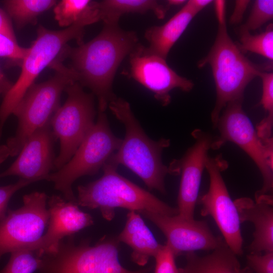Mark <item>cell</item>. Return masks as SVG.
Returning a JSON list of instances; mask_svg holds the SVG:
<instances>
[{
	"mask_svg": "<svg viewBox=\"0 0 273 273\" xmlns=\"http://www.w3.org/2000/svg\"><path fill=\"white\" fill-rule=\"evenodd\" d=\"M134 31L122 29L118 23H104L101 32L90 41L75 48L67 46L63 59L69 58L77 82L91 90L97 98L98 111H106L116 96L112 85L124 59L138 45Z\"/></svg>",
	"mask_w": 273,
	"mask_h": 273,
	"instance_id": "cell-1",
	"label": "cell"
},
{
	"mask_svg": "<svg viewBox=\"0 0 273 273\" xmlns=\"http://www.w3.org/2000/svg\"><path fill=\"white\" fill-rule=\"evenodd\" d=\"M218 29L214 42L208 54L198 63V68L211 67L215 82L216 99L211 118L216 127L221 112L233 101L243 100L247 85L271 65H259L248 59L230 37L225 18V3L215 1Z\"/></svg>",
	"mask_w": 273,
	"mask_h": 273,
	"instance_id": "cell-2",
	"label": "cell"
},
{
	"mask_svg": "<svg viewBox=\"0 0 273 273\" xmlns=\"http://www.w3.org/2000/svg\"><path fill=\"white\" fill-rule=\"evenodd\" d=\"M112 113L124 126L125 134L118 150L109 158V162L122 165L136 174L148 188L166 193L164 179L167 174H173L171 167L162 163L163 150L170 144L169 140L154 141L144 132L133 115L129 104L116 97L108 105Z\"/></svg>",
	"mask_w": 273,
	"mask_h": 273,
	"instance_id": "cell-3",
	"label": "cell"
},
{
	"mask_svg": "<svg viewBox=\"0 0 273 273\" xmlns=\"http://www.w3.org/2000/svg\"><path fill=\"white\" fill-rule=\"evenodd\" d=\"M117 168V166L107 161L102 168L103 174L100 178L79 186L77 205L99 210L103 217L108 221L114 217L117 208L138 213L148 211L169 216L178 214L177 208L171 207L120 175Z\"/></svg>",
	"mask_w": 273,
	"mask_h": 273,
	"instance_id": "cell-4",
	"label": "cell"
},
{
	"mask_svg": "<svg viewBox=\"0 0 273 273\" xmlns=\"http://www.w3.org/2000/svg\"><path fill=\"white\" fill-rule=\"evenodd\" d=\"M63 239L56 251L43 254L38 273H150L152 267L130 270L120 263L117 236H104L95 245L88 239Z\"/></svg>",
	"mask_w": 273,
	"mask_h": 273,
	"instance_id": "cell-5",
	"label": "cell"
},
{
	"mask_svg": "<svg viewBox=\"0 0 273 273\" xmlns=\"http://www.w3.org/2000/svg\"><path fill=\"white\" fill-rule=\"evenodd\" d=\"M51 67L55 70L54 75L46 81L33 84L13 112L18 123L15 135L6 143L10 156L18 155L29 137L50 121L60 107L63 91L77 82L75 72L62 61H56Z\"/></svg>",
	"mask_w": 273,
	"mask_h": 273,
	"instance_id": "cell-6",
	"label": "cell"
},
{
	"mask_svg": "<svg viewBox=\"0 0 273 273\" xmlns=\"http://www.w3.org/2000/svg\"><path fill=\"white\" fill-rule=\"evenodd\" d=\"M84 28L78 25L59 30L38 27L36 38L20 64V75L5 94L0 106V139L7 119L42 70L60 58L69 41L74 39L78 44L83 42Z\"/></svg>",
	"mask_w": 273,
	"mask_h": 273,
	"instance_id": "cell-7",
	"label": "cell"
},
{
	"mask_svg": "<svg viewBox=\"0 0 273 273\" xmlns=\"http://www.w3.org/2000/svg\"><path fill=\"white\" fill-rule=\"evenodd\" d=\"M121 142L111 131L105 111H98L96 122L71 158L46 180L52 182L65 200L76 203L72 188L73 183L82 176L97 173Z\"/></svg>",
	"mask_w": 273,
	"mask_h": 273,
	"instance_id": "cell-8",
	"label": "cell"
},
{
	"mask_svg": "<svg viewBox=\"0 0 273 273\" xmlns=\"http://www.w3.org/2000/svg\"><path fill=\"white\" fill-rule=\"evenodd\" d=\"M243 100L228 103L220 114L216 127L219 136L213 139L211 148L218 149L227 142L237 145L253 160L263 178L262 188L255 194L256 201L271 197L272 191V140L263 141L258 135L242 108Z\"/></svg>",
	"mask_w": 273,
	"mask_h": 273,
	"instance_id": "cell-9",
	"label": "cell"
},
{
	"mask_svg": "<svg viewBox=\"0 0 273 273\" xmlns=\"http://www.w3.org/2000/svg\"><path fill=\"white\" fill-rule=\"evenodd\" d=\"M67 98L51 118L50 123L55 138L60 142V150L54 163L56 170L73 156L95 124L96 115L93 94L84 91L77 82L65 90Z\"/></svg>",
	"mask_w": 273,
	"mask_h": 273,
	"instance_id": "cell-10",
	"label": "cell"
},
{
	"mask_svg": "<svg viewBox=\"0 0 273 273\" xmlns=\"http://www.w3.org/2000/svg\"><path fill=\"white\" fill-rule=\"evenodd\" d=\"M226 168L220 156L208 157L206 163L209 176V187L199 198L202 205L201 214L210 216L221 232L223 239L237 255L243 254V238L239 214L229 193L221 172Z\"/></svg>",
	"mask_w": 273,
	"mask_h": 273,
	"instance_id": "cell-11",
	"label": "cell"
},
{
	"mask_svg": "<svg viewBox=\"0 0 273 273\" xmlns=\"http://www.w3.org/2000/svg\"><path fill=\"white\" fill-rule=\"evenodd\" d=\"M47 199L43 192L25 195L22 206L9 210L0 220V259L6 253L35 242L42 236L50 218Z\"/></svg>",
	"mask_w": 273,
	"mask_h": 273,
	"instance_id": "cell-12",
	"label": "cell"
},
{
	"mask_svg": "<svg viewBox=\"0 0 273 273\" xmlns=\"http://www.w3.org/2000/svg\"><path fill=\"white\" fill-rule=\"evenodd\" d=\"M129 56L131 76L152 92L163 106L170 104V92L174 88L189 92L194 86L192 80L176 73L166 59L149 53L139 43Z\"/></svg>",
	"mask_w": 273,
	"mask_h": 273,
	"instance_id": "cell-13",
	"label": "cell"
},
{
	"mask_svg": "<svg viewBox=\"0 0 273 273\" xmlns=\"http://www.w3.org/2000/svg\"><path fill=\"white\" fill-rule=\"evenodd\" d=\"M139 213L162 232L166 238L165 244L175 257L197 250H213L221 238L213 235L205 221L186 219L178 214L169 216L148 211Z\"/></svg>",
	"mask_w": 273,
	"mask_h": 273,
	"instance_id": "cell-14",
	"label": "cell"
},
{
	"mask_svg": "<svg viewBox=\"0 0 273 273\" xmlns=\"http://www.w3.org/2000/svg\"><path fill=\"white\" fill-rule=\"evenodd\" d=\"M193 135L194 144L180 160L173 161L170 165L177 174H181L177 196L178 215L189 219L194 218L203 171L213 142L211 135L200 129L195 130Z\"/></svg>",
	"mask_w": 273,
	"mask_h": 273,
	"instance_id": "cell-15",
	"label": "cell"
},
{
	"mask_svg": "<svg viewBox=\"0 0 273 273\" xmlns=\"http://www.w3.org/2000/svg\"><path fill=\"white\" fill-rule=\"evenodd\" d=\"M48 205L50 218L46 233L36 241L18 249L34 251L41 257L44 253L56 251L65 238L94 223L93 217L81 211L76 203L67 201L60 196L52 195L49 198Z\"/></svg>",
	"mask_w": 273,
	"mask_h": 273,
	"instance_id": "cell-16",
	"label": "cell"
},
{
	"mask_svg": "<svg viewBox=\"0 0 273 273\" xmlns=\"http://www.w3.org/2000/svg\"><path fill=\"white\" fill-rule=\"evenodd\" d=\"M54 140L49 121L29 137L15 161L0 173V178L17 175L34 181L46 180L54 168Z\"/></svg>",
	"mask_w": 273,
	"mask_h": 273,
	"instance_id": "cell-17",
	"label": "cell"
},
{
	"mask_svg": "<svg viewBox=\"0 0 273 273\" xmlns=\"http://www.w3.org/2000/svg\"><path fill=\"white\" fill-rule=\"evenodd\" d=\"M241 223L249 221L254 225L253 240L248 249L251 253L273 252L272 199L255 202L248 198L234 201Z\"/></svg>",
	"mask_w": 273,
	"mask_h": 273,
	"instance_id": "cell-18",
	"label": "cell"
},
{
	"mask_svg": "<svg viewBox=\"0 0 273 273\" xmlns=\"http://www.w3.org/2000/svg\"><path fill=\"white\" fill-rule=\"evenodd\" d=\"M119 242L131 249V260L140 266L145 265L150 258L154 257L162 245L156 240L141 214L129 211L123 229L117 236Z\"/></svg>",
	"mask_w": 273,
	"mask_h": 273,
	"instance_id": "cell-19",
	"label": "cell"
},
{
	"mask_svg": "<svg viewBox=\"0 0 273 273\" xmlns=\"http://www.w3.org/2000/svg\"><path fill=\"white\" fill-rule=\"evenodd\" d=\"M196 15L185 4L165 24L149 28L145 37L149 42L147 51L164 59Z\"/></svg>",
	"mask_w": 273,
	"mask_h": 273,
	"instance_id": "cell-20",
	"label": "cell"
},
{
	"mask_svg": "<svg viewBox=\"0 0 273 273\" xmlns=\"http://www.w3.org/2000/svg\"><path fill=\"white\" fill-rule=\"evenodd\" d=\"M187 273H249L248 266L242 268L237 255L229 248L222 238L212 252L200 256L195 252L186 254Z\"/></svg>",
	"mask_w": 273,
	"mask_h": 273,
	"instance_id": "cell-21",
	"label": "cell"
},
{
	"mask_svg": "<svg viewBox=\"0 0 273 273\" xmlns=\"http://www.w3.org/2000/svg\"><path fill=\"white\" fill-rule=\"evenodd\" d=\"M100 20L104 23H118L121 16L128 13L144 14L153 12L159 19H163L169 8L154 0H104L99 2Z\"/></svg>",
	"mask_w": 273,
	"mask_h": 273,
	"instance_id": "cell-22",
	"label": "cell"
},
{
	"mask_svg": "<svg viewBox=\"0 0 273 273\" xmlns=\"http://www.w3.org/2000/svg\"><path fill=\"white\" fill-rule=\"evenodd\" d=\"M54 7L55 18L61 27H85L100 21L99 2L96 1L62 0Z\"/></svg>",
	"mask_w": 273,
	"mask_h": 273,
	"instance_id": "cell-23",
	"label": "cell"
},
{
	"mask_svg": "<svg viewBox=\"0 0 273 273\" xmlns=\"http://www.w3.org/2000/svg\"><path fill=\"white\" fill-rule=\"evenodd\" d=\"M54 0H6L3 2L5 11L17 28L35 24L38 16L55 6Z\"/></svg>",
	"mask_w": 273,
	"mask_h": 273,
	"instance_id": "cell-24",
	"label": "cell"
},
{
	"mask_svg": "<svg viewBox=\"0 0 273 273\" xmlns=\"http://www.w3.org/2000/svg\"><path fill=\"white\" fill-rule=\"evenodd\" d=\"M240 43L238 44L242 53L250 52L273 60V26L270 23L265 30L253 35L248 31H238Z\"/></svg>",
	"mask_w": 273,
	"mask_h": 273,
	"instance_id": "cell-25",
	"label": "cell"
},
{
	"mask_svg": "<svg viewBox=\"0 0 273 273\" xmlns=\"http://www.w3.org/2000/svg\"><path fill=\"white\" fill-rule=\"evenodd\" d=\"M259 76L262 82V94L260 104L267 112V115L258 125L257 132L261 139L267 140L271 138L273 121V73L263 71Z\"/></svg>",
	"mask_w": 273,
	"mask_h": 273,
	"instance_id": "cell-26",
	"label": "cell"
},
{
	"mask_svg": "<svg viewBox=\"0 0 273 273\" xmlns=\"http://www.w3.org/2000/svg\"><path fill=\"white\" fill-rule=\"evenodd\" d=\"M41 262V257L34 251L19 248L11 252L9 261L0 273H33Z\"/></svg>",
	"mask_w": 273,
	"mask_h": 273,
	"instance_id": "cell-27",
	"label": "cell"
},
{
	"mask_svg": "<svg viewBox=\"0 0 273 273\" xmlns=\"http://www.w3.org/2000/svg\"><path fill=\"white\" fill-rule=\"evenodd\" d=\"M272 18L273 1L256 0L247 20L239 28L238 31L250 32L258 29Z\"/></svg>",
	"mask_w": 273,
	"mask_h": 273,
	"instance_id": "cell-28",
	"label": "cell"
},
{
	"mask_svg": "<svg viewBox=\"0 0 273 273\" xmlns=\"http://www.w3.org/2000/svg\"><path fill=\"white\" fill-rule=\"evenodd\" d=\"M28 48L20 46L17 41L0 33V57L8 59L9 64H20L23 59Z\"/></svg>",
	"mask_w": 273,
	"mask_h": 273,
	"instance_id": "cell-29",
	"label": "cell"
},
{
	"mask_svg": "<svg viewBox=\"0 0 273 273\" xmlns=\"http://www.w3.org/2000/svg\"><path fill=\"white\" fill-rule=\"evenodd\" d=\"M154 258V273H179V268L175 264V257L166 244L162 245Z\"/></svg>",
	"mask_w": 273,
	"mask_h": 273,
	"instance_id": "cell-30",
	"label": "cell"
},
{
	"mask_svg": "<svg viewBox=\"0 0 273 273\" xmlns=\"http://www.w3.org/2000/svg\"><path fill=\"white\" fill-rule=\"evenodd\" d=\"M248 267L254 273H273V252L246 256Z\"/></svg>",
	"mask_w": 273,
	"mask_h": 273,
	"instance_id": "cell-31",
	"label": "cell"
},
{
	"mask_svg": "<svg viewBox=\"0 0 273 273\" xmlns=\"http://www.w3.org/2000/svg\"><path fill=\"white\" fill-rule=\"evenodd\" d=\"M34 182L35 181L20 178L14 184L0 187V220L6 215L8 204L12 196L18 190Z\"/></svg>",
	"mask_w": 273,
	"mask_h": 273,
	"instance_id": "cell-32",
	"label": "cell"
},
{
	"mask_svg": "<svg viewBox=\"0 0 273 273\" xmlns=\"http://www.w3.org/2000/svg\"><path fill=\"white\" fill-rule=\"evenodd\" d=\"M0 33L16 40L11 19L5 11L0 8Z\"/></svg>",
	"mask_w": 273,
	"mask_h": 273,
	"instance_id": "cell-33",
	"label": "cell"
},
{
	"mask_svg": "<svg viewBox=\"0 0 273 273\" xmlns=\"http://www.w3.org/2000/svg\"><path fill=\"white\" fill-rule=\"evenodd\" d=\"M250 1H236L233 13L230 19V23L237 24L243 18L244 13L249 4Z\"/></svg>",
	"mask_w": 273,
	"mask_h": 273,
	"instance_id": "cell-34",
	"label": "cell"
},
{
	"mask_svg": "<svg viewBox=\"0 0 273 273\" xmlns=\"http://www.w3.org/2000/svg\"><path fill=\"white\" fill-rule=\"evenodd\" d=\"M212 2L211 0H189L186 2V5L196 15Z\"/></svg>",
	"mask_w": 273,
	"mask_h": 273,
	"instance_id": "cell-35",
	"label": "cell"
},
{
	"mask_svg": "<svg viewBox=\"0 0 273 273\" xmlns=\"http://www.w3.org/2000/svg\"><path fill=\"white\" fill-rule=\"evenodd\" d=\"M13 83L7 77L0 67V89L5 94L12 87Z\"/></svg>",
	"mask_w": 273,
	"mask_h": 273,
	"instance_id": "cell-36",
	"label": "cell"
},
{
	"mask_svg": "<svg viewBox=\"0 0 273 273\" xmlns=\"http://www.w3.org/2000/svg\"><path fill=\"white\" fill-rule=\"evenodd\" d=\"M9 156H10V151L6 144L0 145V164Z\"/></svg>",
	"mask_w": 273,
	"mask_h": 273,
	"instance_id": "cell-37",
	"label": "cell"
},
{
	"mask_svg": "<svg viewBox=\"0 0 273 273\" xmlns=\"http://www.w3.org/2000/svg\"><path fill=\"white\" fill-rule=\"evenodd\" d=\"M186 1L183 0H169L167 1V3L169 6H171L180 5L186 3Z\"/></svg>",
	"mask_w": 273,
	"mask_h": 273,
	"instance_id": "cell-38",
	"label": "cell"
},
{
	"mask_svg": "<svg viewBox=\"0 0 273 273\" xmlns=\"http://www.w3.org/2000/svg\"><path fill=\"white\" fill-rule=\"evenodd\" d=\"M179 273H187L184 268H179Z\"/></svg>",
	"mask_w": 273,
	"mask_h": 273,
	"instance_id": "cell-39",
	"label": "cell"
},
{
	"mask_svg": "<svg viewBox=\"0 0 273 273\" xmlns=\"http://www.w3.org/2000/svg\"><path fill=\"white\" fill-rule=\"evenodd\" d=\"M249 273H254V272L250 268Z\"/></svg>",
	"mask_w": 273,
	"mask_h": 273,
	"instance_id": "cell-40",
	"label": "cell"
},
{
	"mask_svg": "<svg viewBox=\"0 0 273 273\" xmlns=\"http://www.w3.org/2000/svg\"><path fill=\"white\" fill-rule=\"evenodd\" d=\"M3 93L2 91L0 89V94Z\"/></svg>",
	"mask_w": 273,
	"mask_h": 273,
	"instance_id": "cell-41",
	"label": "cell"
}]
</instances>
